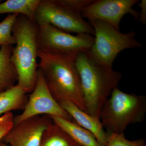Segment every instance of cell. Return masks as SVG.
Here are the masks:
<instances>
[{
  "label": "cell",
  "instance_id": "obj_6",
  "mask_svg": "<svg viewBox=\"0 0 146 146\" xmlns=\"http://www.w3.org/2000/svg\"><path fill=\"white\" fill-rule=\"evenodd\" d=\"M34 22L37 26L49 24L66 32L94 35V30L82 14L65 6L60 0H40Z\"/></svg>",
  "mask_w": 146,
  "mask_h": 146
},
{
  "label": "cell",
  "instance_id": "obj_20",
  "mask_svg": "<svg viewBox=\"0 0 146 146\" xmlns=\"http://www.w3.org/2000/svg\"><path fill=\"white\" fill-rule=\"evenodd\" d=\"M94 0H60V2L72 10L81 14L82 12Z\"/></svg>",
  "mask_w": 146,
  "mask_h": 146
},
{
  "label": "cell",
  "instance_id": "obj_15",
  "mask_svg": "<svg viewBox=\"0 0 146 146\" xmlns=\"http://www.w3.org/2000/svg\"><path fill=\"white\" fill-rule=\"evenodd\" d=\"M40 0H7L0 3V14L23 15L34 21L35 14Z\"/></svg>",
  "mask_w": 146,
  "mask_h": 146
},
{
  "label": "cell",
  "instance_id": "obj_13",
  "mask_svg": "<svg viewBox=\"0 0 146 146\" xmlns=\"http://www.w3.org/2000/svg\"><path fill=\"white\" fill-rule=\"evenodd\" d=\"M13 48L6 45L0 48V93L15 86L18 80L16 68L10 60Z\"/></svg>",
  "mask_w": 146,
  "mask_h": 146
},
{
  "label": "cell",
  "instance_id": "obj_17",
  "mask_svg": "<svg viewBox=\"0 0 146 146\" xmlns=\"http://www.w3.org/2000/svg\"><path fill=\"white\" fill-rule=\"evenodd\" d=\"M50 130L52 136L43 146H71L69 139L72 138L56 125L51 126Z\"/></svg>",
  "mask_w": 146,
  "mask_h": 146
},
{
  "label": "cell",
  "instance_id": "obj_2",
  "mask_svg": "<svg viewBox=\"0 0 146 146\" xmlns=\"http://www.w3.org/2000/svg\"><path fill=\"white\" fill-rule=\"evenodd\" d=\"M85 112L100 119L102 110L112 91L117 87L122 74L112 68L94 63L86 52L76 56Z\"/></svg>",
  "mask_w": 146,
  "mask_h": 146
},
{
  "label": "cell",
  "instance_id": "obj_18",
  "mask_svg": "<svg viewBox=\"0 0 146 146\" xmlns=\"http://www.w3.org/2000/svg\"><path fill=\"white\" fill-rule=\"evenodd\" d=\"M145 141L139 139L129 141L125 138L124 133L108 134L106 146H144Z\"/></svg>",
  "mask_w": 146,
  "mask_h": 146
},
{
  "label": "cell",
  "instance_id": "obj_7",
  "mask_svg": "<svg viewBox=\"0 0 146 146\" xmlns=\"http://www.w3.org/2000/svg\"><path fill=\"white\" fill-rule=\"evenodd\" d=\"M37 26L38 48L43 51L76 55L90 48L95 40L91 35H72L49 24Z\"/></svg>",
  "mask_w": 146,
  "mask_h": 146
},
{
  "label": "cell",
  "instance_id": "obj_23",
  "mask_svg": "<svg viewBox=\"0 0 146 146\" xmlns=\"http://www.w3.org/2000/svg\"><path fill=\"white\" fill-rule=\"evenodd\" d=\"M2 1H1V0H0V3H1L2 2Z\"/></svg>",
  "mask_w": 146,
  "mask_h": 146
},
{
  "label": "cell",
  "instance_id": "obj_21",
  "mask_svg": "<svg viewBox=\"0 0 146 146\" xmlns=\"http://www.w3.org/2000/svg\"><path fill=\"white\" fill-rule=\"evenodd\" d=\"M139 6L141 8L140 12L139 19V21L142 23L145 24L146 23V1L142 0L139 4Z\"/></svg>",
  "mask_w": 146,
  "mask_h": 146
},
{
  "label": "cell",
  "instance_id": "obj_16",
  "mask_svg": "<svg viewBox=\"0 0 146 146\" xmlns=\"http://www.w3.org/2000/svg\"><path fill=\"white\" fill-rule=\"evenodd\" d=\"M19 15L9 14L0 23V46L12 45L16 41L12 35V28Z\"/></svg>",
  "mask_w": 146,
  "mask_h": 146
},
{
  "label": "cell",
  "instance_id": "obj_11",
  "mask_svg": "<svg viewBox=\"0 0 146 146\" xmlns=\"http://www.w3.org/2000/svg\"><path fill=\"white\" fill-rule=\"evenodd\" d=\"M58 102L78 124L91 132L101 145L106 146L108 134L100 119L87 114L69 101L61 100Z\"/></svg>",
  "mask_w": 146,
  "mask_h": 146
},
{
  "label": "cell",
  "instance_id": "obj_3",
  "mask_svg": "<svg viewBox=\"0 0 146 146\" xmlns=\"http://www.w3.org/2000/svg\"><path fill=\"white\" fill-rule=\"evenodd\" d=\"M37 29L34 21L23 15H18L12 28L16 46L10 60L18 74L17 85L27 94L32 92L37 80Z\"/></svg>",
  "mask_w": 146,
  "mask_h": 146
},
{
  "label": "cell",
  "instance_id": "obj_22",
  "mask_svg": "<svg viewBox=\"0 0 146 146\" xmlns=\"http://www.w3.org/2000/svg\"><path fill=\"white\" fill-rule=\"evenodd\" d=\"M0 146H7L6 145L5 143H1L0 141Z\"/></svg>",
  "mask_w": 146,
  "mask_h": 146
},
{
  "label": "cell",
  "instance_id": "obj_14",
  "mask_svg": "<svg viewBox=\"0 0 146 146\" xmlns=\"http://www.w3.org/2000/svg\"><path fill=\"white\" fill-rule=\"evenodd\" d=\"M27 94L17 84L0 93V117L12 110L24 109L28 100Z\"/></svg>",
  "mask_w": 146,
  "mask_h": 146
},
{
  "label": "cell",
  "instance_id": "obj_1",
  "mask_svg": "<svg viewBox=\"0 0 146 146\" xmlns=\"http://www.w3.org/2000/svg\"><path fill=\"white\" fill-rule=\"evenodd\" d=\"M76 56L38 50V68L56 101H69L85 112Z\"/></svg>",
  "mask_w": 146,
  "mask_h": 146
},
{
  "label": "cell",
  "instance_id": "obj_4",
  "mask_svg": "<svg viewBox=\"0 0 146 146\" xmlns=\"http://www.w3.org/2000/svg\"><path fill=\"white\" fill-rule=\"evenodd\" d=\"M146 113L145 96L125 93L117 87L105 103L100 119L108 134L123 133L129 125L143 122Z\"/></svg>",
  "mask_w": 146,
  "mask_h": 146
},
{
  "label": "cell",
  "instance_id": "obj_12",
  "mask_svg": "<svg viewBox=\"0 0 146 146\" xmlns=\"http://www.w3.org/2000/svg\"><path fill=\"white\" fill-rule=\"evenodd\" d=\"M55 124L69 135L76 143L82 146H102L94 135L77 123L57 116H49Z\"/></svg>",
  "mask_w": 146,
  "mask_h": 146
},
{
  "label": "cell",
  "instance_id": "obj_8",
  "mask_svg": "<svg viewBox=\"0 0 146 146\" xmlns=\"http://www.w3.org/2000/svg\"><path fill=\"white\" fill-rule=\"evenodd\" d=\"M42 114L61 117L72 121V117L53 97L47 87L42 72L38 68L35 87L30 95L24 111L14 117V125Z\"/></svg>",
  "mask_w": 146,
  "mask_h": 146
},
{
  "label": "cell",
  "instance_id": "obj_5",
  "mask_svg": "<svg viewBox=\"0 0 146 146\" xmlns=\"http://www.w3.org/2000/svg\"><path fill=\"white\" fill-rule=\"evenodd\" d=\"M94 30V42L85 51L94 63L112 68L115 58L120 52L127 49L142 46L136 39L135 32L123 33L104 21L96 20L89 21Z\"/></svg>",
  "mask_w": 146,
  "mask_h": 146
},
{
  "label": "cell",
  "instance_id": "obj_9",
  "mask_svg": "<svg viewBox=\"0 0 146 146\" xmlns=\"http://www.w3.org/2000/svg\"><path fill=\"white\" fill-rule=\"evenodd\" d=\"M138 0H96L86 6L82 12L84 18L89 21L101 20L106 22L120 31V22L126 14H130L136 20L139 18L140 12L133 7Z\"/></svg>",
  "mask_w": 146,
  "mask_h": 146
},
{
  "label": "cell",
  "instance_id": "obj_10",
  "mask_svg": "<svg viewBox=\"0 0 146 146\" xmlns=\"http://www.w3.org/2000/svg\"><path fill=\"white\" fill-rule=\"evenodd\" d=\"M51 125L48 120L36 116L14 125L3 139L11 146H40Z\"/></svg>",
  "mask_w": 146,
  "mask_h": 146
},
{
  "label": "cell",
  "instance_id": "obj_19",
  "mask_svg": "<svg viewBox=\"0 0 146 146\" xmlns=\"http://www.w3.org/2000/svg\"><path fill=\"white\" fill-rule=\"evenodd\" d=\"M14 117L11 112L0 117V141L4 138L14 125Z\"/></svg>",
  "mask_w": 146,
  "mask_h": 146
},
{
  "label": "cell",
  "instance_id": "obj_24",
  "mask_svg": "<svg viewBox=\"0 0 146 146\" xmlns=\"http://www.w3.org/2000/svg\"><path fill=\"white\" fill-rule=\"evenodd\" d=\"M144 146H145V145H144Z\"/></svg>",
  "mask_w": 146,
  "mask_h": 146
}]
</instances>
